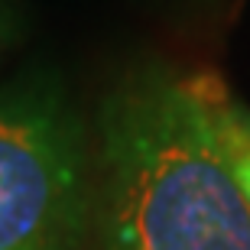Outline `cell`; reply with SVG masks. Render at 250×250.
I'll return each mask as SVG.
<instances>
[{
    "label": "cell",
    "instance_id": "1",
    "mask_svg": "<svg viewBox=\"0 0 250 250\" xmlns=\"http://www.w3.org/2000/svg\"><path fill=\"white\" fill-rule=\"evenodd\" d=\"M94 250H250V208L224 163L202 68L143 62L98 111Z\"/></svg>",
    "mask_w": 250,
    "mask_h": 250
},
{
    "label": "cell",
    "instance_id": "2",
    "mask_svg": "<svg viewBox=\"0 0 250 250\" xmlns=\"http://www.w3.org/2000/svg\"><path fill=\"white\" fill-rule=\"evenodd\" d=\"M94 163L82 114L49 72L0 91V250H84Z\"/></svg>",
    "mask_w": 250,
    "mask_h": 250
},
{
    "label": "cell",
    "instance_id": "3",
    "mask_svg": "<svg viewBox=\"0 0 250 250\" xmlns=\"http://www.w3.org/2000/svg\"><path fill=\"white\" fill-rule=\"evenodd\" d=\"M202 91L208 114H211L218 146L224 153V163H228L234 182L250 208V104H244L221 82V75L208 72V68H202Z\"/></svg>",
    "mask_w": 250,
    "mask_h": 250
}]
</instances>
